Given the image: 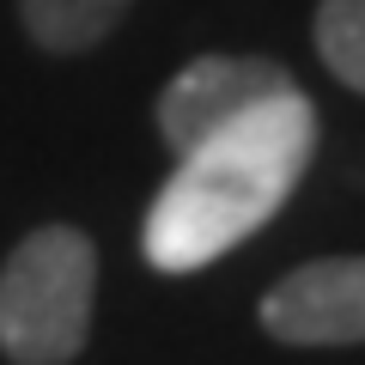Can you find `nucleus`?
<instances>
[{
    "label": "nucleus",
    "mask_w": 365,
    "mask_h": 365,
    "mask_svg": "<svg viewBox=\"0 0 365 365\" xmlns=\"http://www.w3.org/2000/svg\"><path fill=\"white\" fill-rule=\"evenodd\" d=\"M317 153V110L299 86L213 128L158 182L140 225V256L158 274H195L256 237L292 201Z\"/></svg>",
    "instance_id": "f257e3e1"
},
{
    "label": "nucleus",
    "mask_w": 365,
    "mask_h": 365,
    "mask_svg": "<svg viewBox=\"0 0 365 365\" xmlns=\"http://www.w3.org/2000/svg\"><path fill=\"white\" fill-rule=\"evenodd\" d=\"M98 311V244L79 225H37L0 262V353L13 365H73Z\"/></svg>",
    "instance_id": "f03ea898"
},
{
    "label": "nucleus",
    "mask_w": 365,
    "mask_h": 365,
    "mask_svg": "<svg viewBox=\"0 0 365 365\" xmlns=\"http://www.w3.org/2000/svg\"><path fill=\"white\" fill-rule=\"evenodd\" d=\"M280 91H292V73L280 61H268V55H195V61L177 67L170 86L158 91L153 122L177 153H189L213 128L262 110Z\"/></svg>",
    "instance_id": "7ed1b4c3"
},
{
    "label": "nucleus",
    "mask_w": 365,
    "mask_h": 365,
    "mask_svg": "<svg viewBox=\"0 0 365 365\" xmlns=\"http://www.w3.org/2000/svg\"><path fill=\"white\" fill-rule=\"evenodd\" d=\"M256 317L280 347H365V256H317L280 274Z\"/></svg>",
    "instance_id": "20e7f679"
},
{
    "label": "nucleus",
    "mask_w": 365,
    "mask_h": 365,
    "mask_svg": "<svg viewBox=\"0 0 365 365\" xmlns=\"http://www.w3.org/2000/svg\"><path fill=\"white\" fill-rule=\"evenodd\" d=\"M134 0H19L31 43L49 55H86L128 19Z\"/></svg>",
    "instance_id": "39448f33"
},
{
    "label": "nucleus",
    "mask_w": 365,
    "mask_h": 365,
    "mask_svg": "<svg viewBox=\"0 0 365 365\" xmlns=\"http://www.w3.org/2000/svg\"><path fill=\"white\" fill-rule=\"evenodd\" d=\"M317 55L347 91L365 98V0H323L317 6Z\"/></svg>",
    "instance_id": "423d86ee"
}]
</instances>
